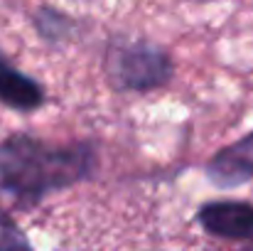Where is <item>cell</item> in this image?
I'll return each mask as SVG.
<instances>
[{
	"label": "cell",
	"instance_id": "obj_3",
	"mask_svg": "<svg viewBox=\"0 0 253 251\" xmlns=\"http://www.w3.org/2000/svg\"><path fill=\"white\" fill-rule=\"evenodd\" d=\"M197 224L224 242H253V204L241 200H211L197 209Z\"/></svg>",
	"mask_w": 253,
	"mask_h": 251
},
{
	"label": "cell",
	"instance_id": "obj_4",
	"mask_svg": "<svg viewBox=\"0 0 253 251\" xmlns=\"http://www.w3.org/2000/svg\"><path fill=\"white\" fill-rule=\"evenodd\" d=\"M204 175L214 187L234 190L253 180V131L219 148L204 165Z\"/></svg>",
	"mask_w": 253,
	"mask_h": 251
},
{
	"label": "cell",
	"instance_id": "obj_1",
	"mask_svg": "<svg viewBox=\"0 0 253 251\" xmlns=\"http://www.w3.org/2000/svg\"><path fill=\"white\" fill-rule=\"evenodd\" d=\"M98 170V148L91 141L49 143L32 133L0 141V192L22 207L86 182Z\"/></svg>",
	"mask_w": 253,
	"mask_h": 251
},
{
	"label": "cell",
	"instance_id": "obj_8",
	"mask_svg": "<svg viewBox=\"0 0 253 251\" xmlns=\"http://www.w3.org/2000/svg\"><path fill=\"white\" fill-rule=\"evenodd\" d=\"M241 251H253V242H251V244H249V247H244V249H241Z\"/></svg>",
	"mask_w": 253,
	"mask_h": 251
},
{
	"label": "cell",
	"instance_id": "obj_7",
	"mask_svg": "<svg viewBox=\"0 0 253 251\" xmlns=\"http://www.w3.org/2000/svg\"><path fill=\"white\" fill-rule=\"evenodd\" d=\"M0 251H35L25 229L5 212H0Z\"/></svg>",
	"mask_w": 253,
	"mask_h": 251
},
{
	"label": "cell",
	"instance_id": "obj_2",
	"mask_svg": "<svg viewBox=\"0 0 253 251\" xmlns=\"http://www.w3.org/2000/svg\"><path fill=\"white\" fill-rule=\"evenodd\" d=\"M101 69L108 86L118 94H153L174 77V59L148 37L113 35L106 42Z\"/></svg>",
	"mask_w": 253,
	"mask_h": 251
},
{
	"label": "cell",
	"instance_id": "obj_6",
	"mask_svg": "<svg viewBox=\"0 0 253 251\" xmlns=\"http://www.w3.org/2000/svg\"><path fill=\"white\" fill-rule=\"evenodd\" d=\"M32 27H35V32H37V37L42 42L54 45V47H59L64 42H72V37L79 30L77 20L69 12H64V10H59L54 5H40L32 12Z\"/></svg>",
	"mask_w": 253,
	"mask_h": 251
},
{
	"label": "cell",
	"instance_id": "obj_9",
	"mask_svg": "<svg viewBox=\"0 0 253 251\" xmlns=\"http://www.w3.org/2000/svg\"><path fill=\"white\" fill-rule=\"evenodd\" d=\"M0 57H2V52H0Z\"/></svg>",
	"mask_w": 253,
	"mask_h": 251
},
{
	"label": "cell",
	"instance_id": "obj_5",
	"mask_svg": "<svg viewBox=\"0 0 253 251\" xmlns=\"http://www.w3.org/2000/svg\"><path fill=\"white\" fill-rule=\"evenodd\" d=\"M0 103L17 113L40 111L47 103V89L32 74L15 67L5 54L0 57Z\"/></svg>",
	"mask_w": 253,
	"mask_h": 251
}]
</instances>
